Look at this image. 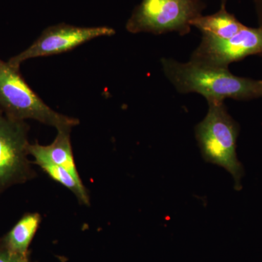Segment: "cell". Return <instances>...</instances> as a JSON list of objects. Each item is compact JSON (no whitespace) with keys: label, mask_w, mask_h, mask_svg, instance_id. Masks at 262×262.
Segmentation results:
<instances>
[{"label":"cell","mask_w":262,"mask_h":262,"mask_svg":"<svg viewBox=\"0 0 262 262\" xmlns=\"http://www.w3.org/2000/svg\"><path fill=\"white\" fill-rule=\"evenodd\" d=\"M206 8L203 0H142L127 20L126 29L132 34L177 32L186 35Z\"/></svg>","instance_id":"cell-4"},{"label":"cell","mask_w":262,"mask_h":262,"mask_svg":"<svg viewBox=\"0 0 262 262\" xmlns=\"http://www.w3.org/2000/svg\"><path fill=\"white\" fill-rule=\"evenodd\" d=\"M34 163L42 168V170L46 171L53 180L60 183L72 191L80 203L84 205H89V194L83 184L77 182L68 170L59 165H55L49 162L37 161L34 162Z\"/></svg>","instance_id":"cell-11"},{"label":"cell","mask_w":262,"mask_h":262,"mask_svg":"<svg viewBox=\"0 0 262 262\" xmlns=\"http://www.w3.org/2000/svg\"><path fill=\"white\" fill-rule=\"evenodd\" d=\"M28 130L24 121L0 113V187L28 178Z\"/></svg>","instance_id":"cell-7"},{"label":"cell","mask_w":262,"mask_h":262,"mask_svg":"<svg viewBox=\"0 0 262 262\" xmlns=\"http://www.w3.org/2000/svg\"><path fill=\"white\" fill-rule=\"evenodd\" d=\"M252 55L262 56V28L245 26L229 39L203 35L201 44L192 53L190 61L206 67L228 69L231 63Z\"/></svg>","instance_id":"cell-5"},{"label":"cell","mask_w":262,"mask_h":262,"mask_svg":"<svg viewBox=\"0 0 262 262\" xmlns=\"http://www.w3.org/2000/svg\"><path fill=\"white\" fill-rule=\"evenodd\" d=\"M114 34L115 31L108 27H80L63 23L57 24L45 29L27 49L12 57L8 62L20 70V64L27 60L61 54L96 38Z\"/></svg>","instance_id":"cell-6"},{"label":"cell","mask_w":262,"mask_h":262,"mask_svg":"<svg viewBox=\"0 0 262 262\" xmlns=\"http://www.w3.org/2000/svg\"><path fill=\"white\" fill-rule=\"evenodd\" d=\"M192 26L201 31L203 35H211L220 39L233 37L245 27L235 15L223 8L213 14L201 15L194 19Z\"/></svg>","instance_id":"cell-9"},{"label":"cell","mask_w":262,"mask_h":262,"mask_svg":"<svg viewBox=\"0 0 262 262\" xmlns=\"http://www.w3.org/2000/svg\"><path fill=\"white\" fill-rule=\"evenodd\" d=\"M71 130H58L56 139L47 146L29 144V155L34 157L35 161L49 162L65 168L77 182L82 183L76 168L72 144L70 140Z\"/></svg>","instance_id":"cell-8"},{"label":"cell","mask_w":262,"mask_h":262,"mask_svg":"<svg viewBox=\"0 0 262 262\" xmlns=\"http://www.w3.org/2000/svg\"><path fill=\"white\" fill-rule=\"evenodd\" d=\"M0 113L13 120H35L56 127L57 130H72L80 120L57 113L27 83L19 69L0 59Z\"/></svg>","instance_id":"cell-3"},{"label":"cell","mask_w":262,"mask_h":262,"mask_svg":"<svg viewBox=\"0 0 262 262\" xmlns=\"http://www.w3.org/2000/svg\"><path fill=\"white\" fill-rule=\"evenodd\" d=\"M41 216L38 213L25 215L10 231L8 235L10 247L15 253L24 254L37 232Z\"/></svg>","instance_id":"cell-10"},{"label":"cell","mask_w":262,"mask_h":262,"mask_svg":"<svg viewBox=\"0 0 262 262\" xmlns=\"http://www.w3.org/2000/svg\"><path fill=\"white\" fill-rule=\"evenodd\" d=\"M228 0H221V8H226V5Z\"/></svg>","instance_id":"cell-14"},{"label":"cell","mask_w":262,"mask_h":262,"mask_svg":"<svg viewBox=\"0 0 262 262\" xmlns=\"http://www.w3.org/2000/svg\"><path fill=\"white\" fill-rule=\"evenodd\" d=\"M0 262H24L16 256L9 253H0Z\"/></svg>","instance_id":"cell-13"},{"label":"cell","mask_w":262,"mask_h":262,"mask_svg":"<svg viewBox=\"0 0 262 262\" xmlns=\"http://www.w3.org/2000/svg\"><path fill=\"white\" fill-rule=\"evenodd\" d=\"M256 16H257L258 25L262 28V0H253Z\"/></svg>","instance_id":"cell-12"},{"label":"cell","mask_w":262,"mask_h":262,"mask_svg":"<svg viewBox=\"0 0 262 262\" xmlns=\"http://www.w3.org/2000/svg\"><path fill=\"white\" fill-rule=\"evenodd\" d=\"M164 74L180 94L196 93L208 102L227 98L248 101L262 97V80L238 77L229 69L206 67L192 61L161 59Z\"/></svg>","instance_id":"cell-1"},{"label":"cell","mask_w":262,"mask_h":262,"mask_svg":"<svg viewBox=\"0 0 262 262\" xmlns=\"http://www.w3.org/2000/svg\"><path fill=\"white\" fill-rule=\"evenodd\" d=\"M208 103L206 117L194 128L202 156L207 163L225 168L233 178L234 189L241 190L244 170L236 152L238 123L229 115L224 101Z\"/></svg>","instance_id":"cell-2"}]
</instances>
